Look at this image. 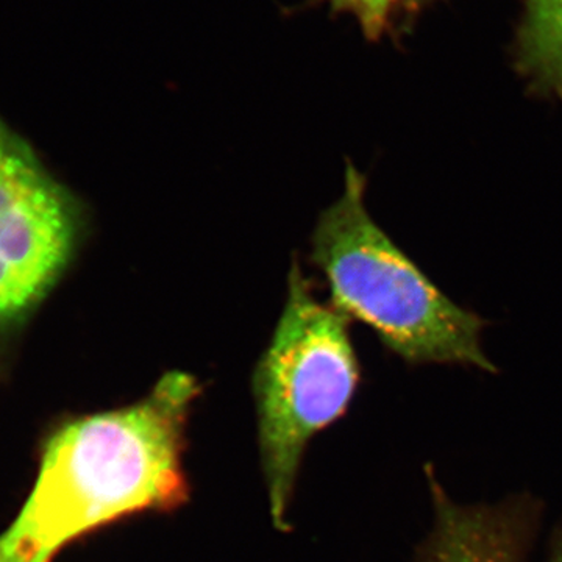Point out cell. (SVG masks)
Instances as JSON below:
<instances>
[{
    "label": "cell",
    "instance_id": "cell-4",
    "mask_svg": "<svg viewBox=\"0 0 562 562\" xmlns=\"http://www.w3.org/2000/svg\"><path fill=\"white\" fill-rule=\"evenodd\" d=\"M83 225L76 195L0 117V361L68 271Z\"/></svg>",
    "mask_w": 562,
    "mask_h": 562
},
{
    "label": "cell",
    "instance_id": "cell-8",
    "mask_svg": "<svg viewBox=\"0 0 562 562\" xmlns=\"http://www.w3.org/2000/svg\"><path fill=\"white\" fill-rule=\"evenodd\" d=\"M549 562H562V527L558 531L557 538H554Z\"/></svg>",
    "mask_w": 562,
    "mask_h": 562
},
{
    "label": "cell",
    "instance_id": "cell-3",
    "mask_svg": "<svg viewBox=\"0 0 562 562\" xmlns=\"http://www.w3.org/2000/svg\"><path fill=\"white\" fill-rule=\"evenodd\" d=\"M358 380L347 316L322 305L292 266L286 305L254 373L262 473L277 530L290 528L306 446L347 412Z\"/></svg>",
    "mask_w": 562,
    "mask_h": 562
},
{
    "label": "cell",
    "instance_id": "cell-5",
    "mask_svg": "<svg viewBox=\"0 0 562 562\" xmlns=\"http://www.w3.org/2000/svg\"><path fill=\"white\" fill-rule=\"evenodd\" d=\"M432 528L424 562H528L527 528L519 514L497 506L462 505L431 483Z\"/></svg>",
    "mask_w": 562,
    "mask_h": 562
},
{
    "label": "cell",
    "instance_id": "cell-7",
    "mask_svg": "<svg viewBox=\"0 0 562 562\" xmlns=\"http://www.w3.org/2000/svg\"><path fill=\"white\" fill-rule=\"evenodd\" d=\"M336 10L351 14L366 35L376 38L386 27L391 14L406 0H331Z\"/></svg>",
    "mask_w": 562,
    "mask_h": 562
},
{
    "label": "cell",
    "instance_id": "cell-1",
    "mask_svg": "<svg viewBox=\"0 0 562 562\" xmlns=\"http://www.w3.org/2000/svg\"><path fill=\"white\" fill-rule=\"evenodd\" d=\"M199 394L195 376L168 372L140 401L58 428L27 502L0 535V562H52L88 532L183 506L187 427Z\"/></svg>",
    "mask_w": 562,
    "mask_h": 562
},
{
    "label": "cell",
    "instance_id": "cell-2",
    "mask_svg": "<svg viewBox=\"0 0 562 562\" xmlns=\"http://www.w3.org/2000/svg\"><path fill=\"white\" fill-rule=\"evenodd\" d=\"M366 179L347 165L338 202L322 214L313 260L330 284L333 306L364 322L412 364H460L495 372L484 355L479 314L461 308L373 222Z\"/></svg>",
    "mask_w": 562,
    "mask_h": 562
},
{
    "label": "cell",
    "instance_id": "cell-6",
    "mask_svg": "<svg viewBox=\"0 0 562 562\" xmlns=\"http://www.w3.org/2000/svg\"><path fill=\"white\" fill-rule=\"evenodd\" d=\"M517 65L535 90L562 99V0H522Z\"/></svg>",
    "mask_w": 562,
    "mask_h": 562
}]
</instances>
